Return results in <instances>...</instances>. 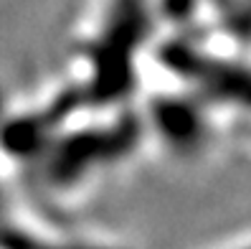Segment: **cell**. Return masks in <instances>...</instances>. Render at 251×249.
<instances>
[{
  "label": "cell",
  "instance_id": "1",
  "mask_svg": "<svg viewBox=\"0 0 251 249\" xmlns=\"http://www.w3.org/2000/svg\"><path fill=\"white\" fill-rule=\"evenodd\" d=\"M216 249H251V229L249 231H241V234H236L233 239H226L221 247Z\"/></svg>",
  "mask_w": 251,
  "mask_h": 249
}]
</instances>
